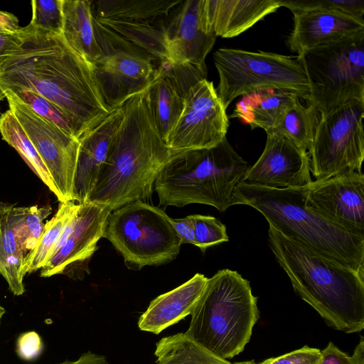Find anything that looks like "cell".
I'll return each mask as SVG.
<instances>
[{
    "mask_svg": "<svg viewBox=\"0 0 364 364\" xmlns=\"http://www.w3.org/2000/svg\"><path fill=\"white\" fill-rule=\"evenodd\" d=\"M33 28L55 35H63V0H33L31 1Z\"/></svg>",
    "mask_w": 364,
    "mask_h": 364,
    "instance_id": "33",
    "label": "cell"
},
{
    "mask_svg": "<svg viewBox=\"0 0 364 364\" xmlns=\"http://www.w3.org/2000/svg\"><path fill=\"white\" fill-rule=\"evenodd\" d=\"M186 332L207 350L227 360L250 341L259 317L257 297L237 272L219 270L208 278Z\"/></svg>",
    "mask_w": 364,
    "mask_h": 364,
    "instance_id": "6",
    "label": "cell"
},
{
    "mask_svg": "<svg viewBox=\"0 0 364 364\" xmlns=\"http://www.w3.org/2000/svg\"><path fill=\"white\" fill-rule=\"evenodd\" d=\"M13 207H14V204L0 200V218L6 214Z\"/></svg>",
    "mask_w": 364,
    "mask_h": 364,
    "instance_id": "44",
    "label": "cell"
},
{
    "mask_svg": "<svg viewBox=\"0 0 364 364\" xmlns=\"http://www.w3.org/2000/svg\"><path fill=\"white\" fill-rule=\"evenodd\" d=\"M280 7V0H203L207 28L223 38L239 36Z\"/></svg>",
    "mask_w": 364,
    "mask_h": 364,
    "instance_id": "21",
    "label": "cell"
},
{
    "mask_svg": "<svg viewBox=\"0 0 364 364\" xmlns=\"http://www.w3.org/2000/svg\"><path fill=\"white\" fill-rule=\"evenodd\" d=\"M20 28L18 20L14 14L0 11V33H16Z\"/></svg>",
    "mask_w": 364,
    "mask_h": 364,
    "instance_id": "41",
    "label": "cell"
},
{
    "mask_svg": "<svg viewBox=\"0 0 364 364\" xmlns=\"http://www.w3.org/2000/svg\"><path fill=\"white\" fill-rule=\"evenodd\" d=\"M269 247L295 292L333 328H364V272L305 247L269 225Z\"/></svg>",
    "mask_w": 364,
    "mask_h": 364,
    "instance_id": "3",
    "label": "cell"
},
{
    "mask_svg": "<svg viewBox=\"0 0 364 364\" xmlns=\"http://www.w3.org/2000/svg\"><path fill=\"white\" fill-rule=\"evenodd\" d=\"M22 43L0 58V88L34 92L61 109L80 139L109 114L93 65L77 54L63 36L31 25L21 28Z\"/></svg>",
    "mask_w": 364,
    "mask_h": 364,
    "instance_id": "1",
    "label": "cell"
},
{
    "mask_svg": "<svg viewBox=\"0 0 364 364\" xmlns=\"http://www.w3.org/2000/svg\"><path fill=\"white\" fill-rule=\"evenodd\" d=\"M123 118L122 107L111 111L79 140L80 148L74 177L73 201L87 202L105 162Z\"/></svg>",
    "mask_w": 364,
    "mask_h": 364,
    "instance_id": "19",
    "label": "cell"
},
{
    "mask_svg": "<svg viewBox=\"0 0 364 364\" xmlns=\"http://www.w3.org/2000/svg\"><path fill=\"white\" fill-rule=\"evenodd\" d=\"M22 41L21 28L16 33H0V58L18 48Z\"/></svg>",
    "mask_w": 364,
    "mask_h": 364,
    "instance_id": "40",
    "label": "cell"
},
{
    "mask_svg": "<svg viewBox=\"0 0 364 364\" xmlns=\"http://www.w3.org/2000/svg\"><path fill=\"white\" fill-rule=\"evenodd\" d=\"M193 223L195 245L202 252L210 247L227 242L226 227L215 218L198 214L191 215Z\"/></svg>",
    "mask_w": 364,
    "mask_h": 364,
    "instance_id": "35",
    "label": "cell"
},
{
    "mask_svg": "<svg viewBox=\"0 0 364 364\" xmlns=\"http://www.w3.org/2000/svg\"><path fill=\"white\" fill-rule=\"evenodd\" d=\"M5 97V92L0 88V101L3 100Z\"/></svg>",
    "mask_w": 364,
    "mask_h": 364,
    "instance_id": "47",
    "label": "cell"
},
{
    "mask_svg": "<svg viewBox=\"0 0 364 364\" xmlns=\"http://www.w3.org/2000/svg\"><path fill=\"white\" fill-rule=\"evenodd\" d=\"M2 139L14 148L33 173L59 198V194L36 149L12 112L9 109L0 116Z\"/></svg>",
    "mask_w": 364,
    "mask_h": 364,
    "instance_id": "28",
    "label": "cell"
},
{
    "mask_svg": "<svg viewBox=\"0 0 364 364\" xmlns=\"http://www.w3.org/2000/svg\"><path fill=\"white\" fill-rule=\"evenodd\" d=\"M320 117L352 100L364 102V31L298 54Z\"/></svg>",
    "mask_w": 364,
    "mask_h": 364,
    "instance_id": "8",
    "label": "cell"
},
{
    "mask_svg": "<svg viewBox=\"0 0 364 364\" xmlns=\"http://www.w3.org/2000/svg\"><path fill=\"white\" fill-rule=\"evenodd\" d=\"M9 109L28 136L59 194L60 203L73 201L80 141L36 114L9 90L4 91Z\"/></svg>",
    "mask_w": 364,
    "mask_h": 364,
    "instance_id": "12",
    "label": "cell"
},
{
    "mask_svg": "<svg viewBox=\"0 0 364 364\" xmlns=\"http://www.w3.org/2000/svg\"><path fill=\"white\" fill-rule=\"evenodd\" d=\"M93 68L103 100L112 110L143 91L154 79L157 67L139 55L115 52L104 55Z\"/></svg>",
    "mask_w": 364,
    "mask_h": 364,
    "instance_id": "18",
    "label": "cell"
},
{
    "mask_svg": "<svg viewBox=\"0 0 364 364\" xmlns=\"http://www.w3.org/2000/svg\"><path fill=\"white\" fill-rule=\"evenodd\" d=\"M181 0L91 1L94 30L104 55L130 53L154 63L168 60L165 31Z\"/></svg>",
    "mask_w": 364,
    "mask_h": 364,
    "instance_id": "7",
    "label": "cell"
},
{
    "mask_svg": "<svg viewBox=\"0 0 364 364\" xmlns=\"http://www.w3.org/2000/svg\"><path fill=\"white\" fill-rule=\"evenodd\" d=\"M59 364H109L106 358L103 355L95 354L92 352L83 353L75 361H64Z\"/></svg>",
    "mask_w": 364,
    "mask_h": 364,
    "instance_id": "42",
    "label": "cell"
},
{
    "mask_svg": "<svg viewBox=\"0 0 364 364\" xmlns=\"http://www.w3.org/2000/svg\"><path fill=\"white\" fill-rule=\"evenodd\" d=\"M5 313H6L5 309L2 306L0 305V325H1V318Z\"/></svg>",
    "mask_w": 364,
    "mask_h": 364,
    "instance_id": "45",
    "label": "cell"
},
{
    "mask_svg": "<svg viewBox=\"0 0 364 364\" xmlns=\"http://www.w3.org/2000/svg\"><path fill=\"white\" fill-rule=\"evenodd\" d=\"M213 62L219 77L215 90L226 109L237 97L262 90L291 92L309 100L307 77L296 58L223 48L214 53Z\"/></svg>",
    "mask_w": 364,
    "mask_h": 364,
    "instance_id": "9",
    "label": "cell"
},
{
    "mask_svg": "<svg viewBox=\"0 0 364 364\" xmlns=\"http://www.w3.org/2000/svg\"><path fill=\"white\" fill-rule=\"evenodd\" d=\"M306 187L272 188L239 183L235 204L256 209L284 236L364 272V237L347 232L306 208Z\"/></svg>",
    "mask_w": 364,
    "mask_h": 364,
    "instance_id": "4",
    "label": "cell"
},
{
    "mask_svg": "<svg viewBox=\"0 0 364 364\" xmlns=\"http://www.w3.org/2000/svg\"><path fill=\"white\" fill-rule=\"evenodd\" d=\"M77 205L73 201L60 203L57 213L45 223L37 245L26 256V274L41 269L48 262L64 228L73 217Z\"/></svg>",
    "mask_w": 364,
    "mask_h": 364,
    "instance_id": "29",
    "label": "cell"
},
{
    "mask_svg": "<svg viewBox=\"0 0 364 364\" xmlns=\"http://www.w3.org/2000/svg\"><path fill=\"white\" fill-rule=\"evenodd\" d=\"M364 102L349 100L320 120L308 151L310 173L316 180L360 172L364 159Z\"/></svg>",
    "mask_w": 364,
    "mask_h": 364,
    "instance_id": "11",
    "label": "cell"
},
{
    "mask_svg": "<svg viewBox=\"0 0 364 364\" xmlns=\"http://www.w3.org/2000/svg\"><path fill=\"white\" fill-rule=\"evenodd\" d=\"M305 205L347 232L364 237V175L350 171L306 187Z\"/></svg>",
    "mask_w": 364,
    "mask_h": 364,
    "instance_id": "14",
    "label": "cell"
},
{
    "mask_svg": "<svg viewBox=\"0 0 364 364\" xmlns=\"http://www.w3.org/2000/svg\"><path fill=\"white\" fill-rule=\"evenodd\" d=\"M26 253L21 247L4 215L0 218V274L15 296L25 292L23 278Z\"/></svg>",
    "mask_w": 364,
    "mask_h": 364,
    "instance_id": "30",
    "label": "cell"
},
{
    "mask_svg": "<svg viewBox=\"0 0 364 364\" xmlns=\"http://www.w3.org/2000/svg\"><path fill=\"white\" fill-rule=\"evenodd\" d=\"M319 120L318 111L311 105L301 104L299 98L296 96L266 134L284 136L302 151L308 152Z\"/></svg>",
    "mask_w": 364,
    "mask_h": 364,
    "instance_id": "26",
    "label": "cell"
},
{
    "mask_svg": "<svg viewBox=\"0 0 364 364\" xmlns=\"http://www.w3.org/2000/svg\"><path fill=\"white\" fill-rule=\"evenodd\" d=\"M168 220L174 229L182 244L195 245L193 223L191 215L181 219H173L168 217Z\"/></svg>",
    "mask_w": 364,
    "mask_h": 364,
    "instance_id": "38",
    "label": "cell"
},
{
    "mask_svg": "<svg viewBox=\"0 0 364 364\" xmlns=\"http://www.w3.org/2000/svg\"><path fill=\"white\" fill-rule=\"evenodd\" d=\"M294 27L287 40L293 52L339 41L364 31V19L331 10L292 11Z\"/></svg>",
    "mask_w": 364,
    "mask_h": 364,
    "instance_id": "20",
    "label": "cell"
},
{
    "mask_svg": "<svg viewBox=\"0 0 364 364\" xmlns=\"http://www.w3.org/2000/svg\"><path fill=\"white\" fill-rule=\"evenodd\" d=\"M168 217L164 210L145 201L132 202L110 213L103 237L129 269L164 264L177 257L181 245Z\"/></svg>",
    "mask_w": 364,
    "mask_h": 364,
    "instance_id": "10",
    "label": "cell"
},
{
    "mask_svg": "<svg viewBox=\"0 0 364 364\" xmlns=\"http://www.w3.org/2000/svg\"><path fill=\"white\" fill-rule=\"evenodd\" d=\"M145 89L121 106L122 122L87 200L111 212L132 202L149 200L159 171L179 152L163 140Z\"/></svg>",
    "mask_w": 364,
    "mask_h": 364,
    "instance_id": "2",
    "label": "cell"
},
{
    "mask_svg": "<svg viewBox=\"0 0 364 364\" xmlns=\"http://www.w3.org/2000/svg\"><path fill=\"white\" fill-rule=\"evenodd\" d=\"M208 279L197 273L176 288L155 298L139 317V328L159 334L191 315L203 292Z\"/></svg>",
    "mask_w": 364,
    "mask_h": 364,
    "instance_id": "22",
    "label": "cell"
},
{
    "mask_svg": "<svg viewBox=\"0 0 364 364\" xmlns=\"http://www.w3.org/2000/svg\"><path fill=\"white\" fill-rule=\"evenodd\" d=\"M52 212L50 205L13 207L4 215L22 250L31 252L37 245L43 231V220Z\"/></svg>",
    "mask_w": 364,
    "mask_h": 364,
    "instance_id": "31",
    "label": "cell"
},
{
    "mask_svg": "<svg viewBox=\"0 0 364 364\" xmlns=\"http://www.w3.org/2000/svg\"><path fill=\"white\" fill-rule=\"evenodd\" d=\"M63 15L65 41L93 65L104 54L95 33L91 1L63 0Z\"/></svg>",
    "mask_w": 364,
    "mask_h": 364,
    "instance_id": "23",
    "label": "cell"
},
{
    "mask_svg": "<svg viewBox=\"0 0 364 364\" xmlns=\"http://www.w3.org/2000/svg\"><path fill=\"white\" fill-rule=\"evenodd\" d=\"M318 364H353L350 356L338 349L332 342L321 350Z\"/></svg>",
    "mask_w": 364,
    "mask_h": 364,
    "instance_id": "39",
    "label": "cell"
},
{
    "mask_svg": "<svg viewBox=\"0 0 364 364\" xmlns=\"http://www.w3.org/2000/svg\"><path fill=\"white\" fill-rule=\"evenodd\" d=\"M250 166L225 138L210 149L177 153L159 171L154 188L160 205L200 203L224 212L235 205V188Z\"/></svg>",
    "mask_w": 364,
    "mask_h": 364,
    "instance_id": "5",
    "label": "cell"
},
{
    "mask_svg": "<svg viewBox=\"0 0 364 364\" xmlns=\"http://www.w3.org/2000/svg\"><path fill=\"white\" fill-rule=\"evenodd\" d=\"M282 6L292 11L305 10L338 11L363 18V0H280Z\"/></svg>",
    "mask_w": 364,
    "mask_h": 364,
    "instance_id": "34",
    "label": "cell"
},
{
    "mask_svg": "<svg viewBox=\"0 0 364 364\" xmlns=\"http://www.w3.org/2000/svg\"><path fill=\"white\" fill-rule=\"evenodd\" d=\"M320 358L319 349L305 346L284 355L268 358L258 364H318Z\"/></svg>",
    "mask_w": 364,
    "mask_h": 364,
    "instance_id": "36",
    "label": "cell"
},
{
    "mask_svg": "<svg viewBox=\"0 0 364 364\" xmlns=\"http://www.w3.org/2000/svg\"><path fill=\"white\" fill-rule=\"evenodd\" d=\"M145 92L154 121L165 141L182 112L186 94L158 68Z\"/></svg>",
    "mask_w": 364,
    "mask_h": 364,
    "instance_id": "25",
    "label": "cell"
},
{
    "mask_svg": "<svg viewBox=\"0 0 364 364\" xmlns=\"http://www.w3.org/2000/svg\"><path fill=\"white\" fill-rule=\"evenodd\" d=\"M232 364H255V363L254 362V360H250V361H243V362H240V363H232Z\"/></svg>",
    "mask_w": 364,
    "mask_h": 364,
    "instance_id": "46",
    "label": "cell"
},
{
    "mask_svg": "<svg viewBox=\"0 0 364 364\" xmlns=\"http://www.w3.org/2000/svg\"><path fill=\"white\" fill-rule=\"evenodd\" d=\"M229 124L213 82L203 79L186 92L182 112L164 142L176 151L210 149L226 138Z\"/></svg>",
    "mask_w": 364,
    "mask_h": 364,
    "instance_id": "13",
    "label": "cell"
},
{
    "mask_svg": "<svg viewBox=\"0 0 364 364\" xmlns=\"http://www.w3.org/2000/svg\"><path fill=\"white\" fill-rule=\"evenodd\" d=\"M9 91L28 105L36 114L79 141L78 134L73 122L54 104L30 90L17 88Z\"/></svg>",
    "mask_w": 364,
    "mask_h": 364,
    "instance_id": "32",
    "label": "cell"
},
{
    "mask_svg": "<svg viewBox=\"0 0 364 364\" xmlns=\"http://www.w3.org/2000/svg\"><path fill=\"white\" fill-rule=\"evenodd\" d=\"M296 96L277 90L255 91L242 96L229 117L240 119L252 129L261 128L267 132Z\"/></svg>",
    "mask_w": 364,
    "mask_h": 364,
    "instance_id": "24",
    "label": "cell"
},
{
    "mask_svg": "<svg viewBox=\"0 0 364 364\" xmlns=\"http://www.w3.org/2000/svg\"><path fill=\"white\" fill-rule=\"evenodd\" d=\"M165 39L170 63L207 72L205 58L216 36L205 25L203 0L181 1L169 18Z\"/></svg>",
    "mask_w": 364,
    "mask_h": 364,
    "instance_id": "17",
    "label": "cell"
},
{
    "mask_svg": "<svg viewBox=\"0 0 364 364\" xmlns=\"http://www.w3.org/2000/svg\"><path fill=\"white\" fill-rule=\"evenodd\" d=\"M43 349L40 335L34 331L24 332L16 340V352L18 356L26 361L38 358Z\"/></svg>",
    "mask_w": 364,
    "mask_h": 364,
    "instance_id": "37",
    "label": "cell"
},
{
    "mask_svg": "<svg viewBox=\"0 0 364 364\" xmlns=\"http://www.w3.org/2000/svg\"><path fill=\"white\" fill-rule=\"evenodd\" d=\"M110 213L107 208L93 203L77 204L51 257L41 268L40 276L67 274L73 278L75 269L89 260L96 251Z\"/></svg>",
    "mask_w": 364,
    "mask_h": 364,
    "instance_id": "15",
    "label": "cell"
},
{
    "mask_svg": "<svg viewBox=\"0 0 364 364\" xmlns=\"http://www.w3.org/2000/svg\"><path fill=\"white\" fill-rule=\"evenodd\" d=\"M312 182L307 152L288 139L267 134L264 149L240 183L272 188H299Z\"/></svg>",
    "mask_w": 364,
    "mask_h": 364,
    "instance_id": "16",
    "label": "cell"
},
{
    "mask_svg": "<svg viewBox=\"0 0 364 364\" xmlns=\"http://www.w3.org/2000/svg\"><path fill=\"white\" fill-rule=\"evenodd\" d=\"M350 358L353 364H364V339L363 336H360V341Z\"/></svg>",
    "mask_w": 364,
    "mask_h": 364,
    "instance_id": "43",
    "label": "cell"
},
{
    "mask_svg": "<svg viewBox=\"0 0 364 364\" xmlns=\"http://www.w3.org/2000/svg\"><path fill=\"white\" fill-rule=\"evenodd\" d=\"M156 364H232L218 358L186 333L162 338L154 352Z\"/></svg>",
    "mask_w": 364,
    "mask_h": 364,
    "instance_id": "27",
    "label": "cell"
}]
</instances>
